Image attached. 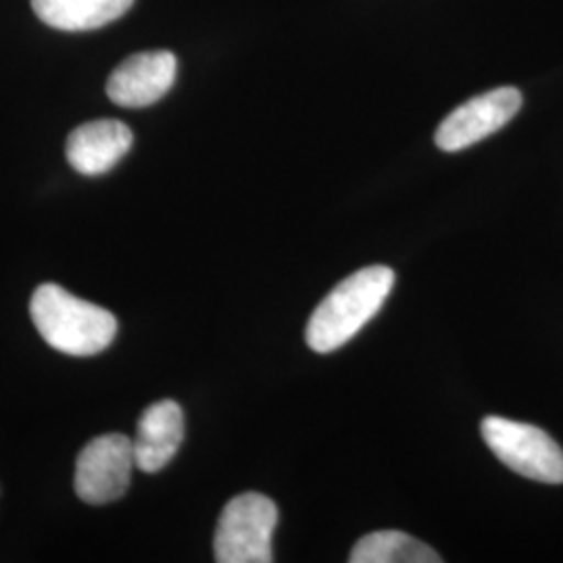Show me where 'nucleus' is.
I'll return each mask as SVG.
<instances>
[{
	"label": "nucleus",
	"instance_id": "1",
	"mask_svg": "<svg viewBox=\"0 0 563 563\" xmlns=\"http://www.w3.org/2000/svg\"><path fill=\"white\" fill-rule=\"evenodd\" d=\"M393 286L395 272L384 265L363 267L342 280L309 318L305 330L309 349L322 355L341 349L365 323L374 320Z\"/></svg>",
	"mask_w": 563,
	"mask_h": 563
},
{
	"label": "nucleus",
	"instance_id": "2",
	"mask_svg": "<svg viewBox=\"0 0 563 563\" xmlns=\"http://www.w3.org/2000/svg\"><path fill=\"white\" fill-rule=\"evenodd\" d=\"M30 316L44 342L71 357L99 355L118 334V320L111 311L81 301L57 284L36 288Z\"/></svg>",
	"mask_w": 563,
	"mask_h": 563
},
{
	"label": "nucleus",
	"instance_id": "3",
	"mask_svg": "<svg viewBox=\"0 0 563 563\" xmlns=\"http://www.w3.org/2000/svg\"><path fill=\"white\" fill-rule=\"evenodd\" d=\"M278 523V507L260 495L244 493L223 507L216 528V562L220 563H269L272 537Z\"/></svg>",
	"mask_w": 563,
	"mask_h": 563
},
{
	"label": "nucleus",
	"instance_id": "4",
	"mask_svg": "<svg viewBox=\"0 0 563 563\" xmlns=\"http://www.w3.org/2000/svg\"><path fill=\"white\" fill-rule=\"evenodd\" d=\"M483 439L499 462L523 478L563 484V451L544 430L497 416L483 420Z\"/></svg>",
	"mask_w": 563,
	"mask_h": 563
},
{
	"label": "nucleus",
	"instance_id": "5",
	"mask_svg": "<svg viewBox=\"0 0 563 563\" xmlns=\"http://www.w3.org/2000/svg\"><path fill=\"white\" fill-rule=\"evenodd\" d=\"M136 467L134 444L125 434H102L86 444L76 462V493L84 504H113L125 495Z\"/></svg>",
	"mask_w": 563,
	"mask_h": 563
},
{
	"label": "nucleus",
	"instance_id": "6",
	"mask_svg": "<svg viewBox=\"0 0 563 563\" xmlns=\"http://www.w3.org/2000/svg\"><path fill=\"white\" fill-rule=\"evenodd\" d=\"M522 109V95L514 86L495 88L474 97L439 125L434 142L444 153H457L499 132Z\"/></svg>",
	"mask_w": 563,
	"mask_h": 563
},
{
	"label": "nucleus",
	"instance_id": "7",
	"mask_svg": "<svg viewBox=\"0 0 563 563\" xmlns=\"http://www.w3.org/2000/svg\"><path fill=\"white\" fill-rule=\"evenodd\" d=\"M178 74V59L169 51H144L120 63L107 80L109 99L128 109L162 101Z\"/></svg>",
	"mask_w": 563,
	"mask_h": 563
},
{
	"label": "nucleus",
	"instance_id": "8",
	"mask_svg": "<svg viewBox=\"0 0 563 563\" xmlns=\"http://www.w3.org/2000/svg\"><path fill=\"white\" fill-rule=\"evenodd\" d=\"M132 144L134 134L123 121H88L69 134L65 155L81 176H102L130 153Z\"/></svg>",
	"mask_w": 563,
	"mask_h": 563
},
{
	"label": "nucleus",
	"instance_id": "9",
	"mask_svg": "<svg viewBox=\"0 0 563 563\" xmlns=\"http://www.w3.org/2000/svg\"><path fill=\"white\" fill-rule=\"evenodd\" d=\"M184 441V411L176 401L153 402L144 409L136 428L134 457L136 467L155 474L172 462Z\"/></svg>",
	"mask_w": 563,
	"mask_h": 563
},
{
	"label": "nucleus",
	"instance_id": "10",
	"mask_svg": "<svg viewBox=\"0 0 563 563\" xmlns=\"http://www.w3.org/2000/svg\"><path fill=\"white\" fill-rule=\"evenodd\" d=\"M134 0H32L34 13L63 32H88L130 11Z\"/></svg>",
	"mask_w": 563,
	"mask_h": 563
},
{
	"label": "nucleus",
	"instance_id": "11",
	"mask_svg": "<svg viewBox=\"0 0 563 563\" xmlns=\"http://www.w3.org/2000/svg\"><path fill=\"white\" fill-rule=\"evenodd\" d=\"M351 563H441L443 558L422 541L399 532L380 530L360 539L353 547Z\"/></svg>",
	"mask_w": 563,
	"mask_h": 563
}]
</instances>
